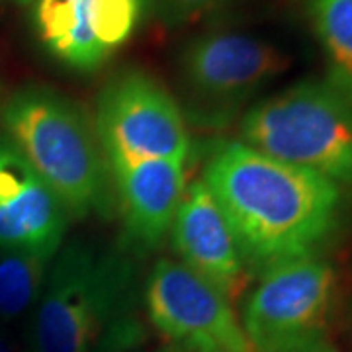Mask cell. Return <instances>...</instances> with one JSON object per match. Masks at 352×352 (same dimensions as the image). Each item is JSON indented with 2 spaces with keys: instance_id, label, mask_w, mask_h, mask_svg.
Segmentation results:
<instances>
[{
  "instance_id": "14",
  "label": "cell",
  "mask_w": 352,
  "mask_h": 352,
  "mask_svg": "<svg viewBox=\"0 0 352 352\" xmlns=\"http://www.w3.org/2000/svg\"><path fill=\"white\" fill-rule=\"evenodd\" d=\"M307 8L333 69L352 76V0H307Z\"/></svg>"
},
{
  "instance_id": "18",
  "label": "cell",
  "mask_w": 352,
  "mask_h": 352,
  "mask_svg": "<svg viewBox=\"0 0 352 352\" xmlns=\"http://www.w3.org/2000/svg\"><path fill=\"white\" fill-rule=\"evenodd\" d=\"M139 2H141V6H143V12H145V10H149L153 4H155V0H139Z\"/></svg>"
},
{
  "instance_id": "2",
  "label": "cell",
  "mask_w": 352,
  "mask_h": 352,
  "mask_svg": "<svg viewBox=\"0 0 352 352\" xmlns=\"http://www.w3.org/2000/svg\"><path fill=\"white\" fill-rule=\"evenodd\" d=\"M135 268L126 251L61 245L28 331V352H124L138 337Z\"/></svg>"
},
{
  "instance_id": "15",
  "label": "cell",
  "mask_w": 352,
  "mask_h": 352,
  "mask_svg": "<svg viewBox=\"0 0 352 352\" xmlns=\"http://www.w3.org/2000/svg\"><path fill=\"white\" fill-rule=\"evenodd\" d=\"M143 6L139 0H92V32L112 55L133 34Z\"/></svg>"
},
{
  "instance_id": "4",
  "label": "cell",
  "mask_w": 352,
  "mask_h": 352,
  "mask_svg": "<svg viewBox=\"0 0 352 352\" xmlns=\"http://www.w3.org/2000/svg\"><path fill=\"white\" fill-rule=\"evenodd\" d=\"M241 143L352 184V76L331 69L256 102L241 120Z\"/></svg>"
},
{
  "instance_id": "10",
  "label": "cell",
  "mask_w": 352,
  "mask_h": 352,
  "mask_svg": "<svg viewBox=\"0 0 352 352\" xmlns=\"http://www.w3.org/2000/svg\"><path fill=\"white\" fill-rule=\"evenodd\" d=\"M69 214L12 141H0V249L57 254Z\"/></svg>"
},
{
  "instance_id": "5",
  "label": "cell",
  "mask_w": 352,
  "mask_h": 352,
  "mask_svg": "<svg viewBox=\"0 0 352 352\" xmlns=\"http://www.w3.org/2000/svg\"><path fill=\"white\" fill-rule=\"evenodd\" d=\"M288 67V55L254 36L217 32L190 39L178 59L188 120L200 127L226 126Z\"/></svg>"
},
{
  "instance_id": "9",
  "label": "cell",
  "mask_w": 352,
  "mask_h": 352,
  "mask_svg": "<svg viewBox=\"0 0 352 352\" xmlns=\"http://www.w3.org/2000/svg\"><path fill=\"white\" fill-rule=\"evenodd\" d=\"M168 233L180 263L219 289L229 302H235L245 284L247 264L204 180L186 186Z\"/></svg>"
},
{
  "instance_id": "6",
  "label": "cell",
  "mask_w": 352,
  "mask_h": 352,
  "mask_svg": "<svg viewBox=\"0 0 352 352\" xmlns=\"http://www.w3.org/2000/svg\"><path fill=\"white\" fill-rule=\"evenodd\" d=\"M335 294V270L307 256L264 272L241 309L254 352H315L325 344Z\"/></svg>"
},
{
  "instance_id": "19",
  "label": "cell",
  "mask_w": 352,
  "mask_h": 352,
  "mask_svg": "<svg viewBox=\"0 0 352 352\" xmlns=\"http://www.w3.org/2000/svg\"><path fill=\"white\" fill-rule=\"evenodd\" d=\"M315 352H337V351H335V349H331L329 344H323L321 349H317V351H315Z\"/></svg>"
},
{
  "instance_id": "3",
  "label": "cell",
  "mask_w": 352,
  "mask_h": 352,
  "mask_svg": "<svg viewBox=\"0 0 352 352\" xmlns=\"http://www.w3.org/2000/svg\"><path fill=\"white\" fill-rule=\"evenodd\" d=\"M14 147L34 166L73 217L106 215L112 175L88 113L57 90L25 87L2 112Z\"/></svg>"
},
{
  "instance_id": "16",
  "label": "cell",
  "mask_w": 352,
  "mask_h": 352,
  "mask_svg": "<svg viewBox=\"0 0 352 352\" xmlns=\"http://www.w3.org/2000/svg\"><path fill=\"white\" fill-rule=\"evenodd\" d=\"M231 0H161L159 16L164 24L180 25L223 8Z\"/></svg>"
},
{
  "instance_id": "11",
  "label": "cell",
  "mask_w": 352,
  "mask_h": 352,
  "mask_svg": "<svg viewBox=\"0 0 352 352\" xmlns=\"http://www.w3.org/2000/svg\"><path fill=\"white\" fill-rule=\"evenodd\" d=\"M184 164L168 159L108 163L126 237L133 247L155 249L166 237L186 190Z\"/></svg>"
},
{
  "instance_id": "13",
  "label": "cell",
  "mask_w": 352,
  "mask_h": 352,
  "mask_svg": "<svg viewBox=\"0 0 352 352\" xmlns=\"http://www.w3.org/2000/svg\"><path fill=\"white\" fill-rule=\"evenodd\" d=\"M53 256L50 252L0 249V323L16 321L36 307Z\"/></svg>"
},
{
  "instance_id": "8",
  "label": "cell",
  "mask_w": 352,
  "mask_h": 352,
  "mask_svg": "<svg viewBox=\"0 0 352 352\" xmlns=\"http://www.w3.org/2000/svg\"><path fill=\"white\" fill-rule=\"evenodd\" d=\"M153 327L175 352H254L226 296L173 258H159L145 284Z\"/></svg>"
},
{
  "instance_id": "20",
  "label": "cell",
  "mask_w": 352,
  "mask_h": 352,
  "mask_svg": "<svg viewBox=\"0 0 352 352\" xmlns=\"http://www.w3.org/2000/svg\"><path fill=\"white\" fill-rule=\"evenodd\" d=\"M18 4H30V2H34V0H16Z\"/></svg>"
},
{
  "instance_id": "1",
  "label": "cell",
  "mask_w": 352,
  "mask_h": 352,
  "mask_svg": "<svg viewBox=\"0 0 352 352\" xmlns=\"http://www.w3.org/2000/svg\"><path fill=\"white\" fill-rule=\"evenodd\" d=\"M204 184L221 208L245 264L268 272L317 256L337 229L342 194L337 182L229 141L210 157Z\"/></svg>"
},
{
  "instance_id": "7",
  "label": "cell",
  "mask_w": 352,
  "mask_h": 352,
  "mask_svg": "<svg viewBox=\"0 0 352 352\" xmlns=\"http://www.w3.org/2000/svg\"><path fill=\"white\" fill-rule=\"evenodd\" d=\"M94 129L106 163L168 159L186 163L184 112L161 80L141 69L113 75L96 98Z\"/></svg>"
},
{
  "instance_id": "17",
  "label": "cell",
  "mask_w": 352,
  "mask_h": 352,
  "mask_svg": "<svg viewBox=\"0 0 352 352\" xmlns=\"http://www.w3.org/2000/svg\"><path fill=\"white\" fill-rule=\"evenodd\" d=\"M0 352H18L16 340L8 333H4V331H0Z\"/></svg>"
},
{
  "instance_id": "12",
  "label": "cell",
  "mask_w": 352,
  "mask_h": 352,
  "mask_svg": "<svg viewBox=\"0 0 352 352\" xmlns=\"http://www.w3.org/2000/svg\"><path fill=\"white\" fill-rule=\"evenodd\" d=\"M36 28L51 55L80 73L110 57L92 32V0H38Z\"/></svg>"
}]
</instances>
